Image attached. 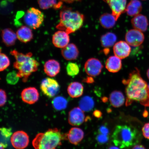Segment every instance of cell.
<instances>
[{
	"instance_id": "30",
	"label": "cell",
	"mask_w": 149,
	"mask_h": 149,
	"mask_svg": "<svg viewBox=\"0 0 149 149\" xmlns=\"http://www.w3.org/2000/svg\"><path fill=\"white\" fill-rule=\"evenodd\" d=\"M38 2L40 8L43 10L52 8H58L61 3V2L58 3L57 0H38Z\"/></svg>"
},
{
	"instance_id": "20",
	"label": "cell",
	"mask_w": 149,
	"mask_h": 149,
	"mask_svg": "<svg viewBox=\"0 0 149 149\" xmlns=\"http://www.w3.org/2000/svg\"><path fill=\"white\" fill-rule=\"evenodd\" d=\"M105 66L106 68L110 72L116 73L122 68V61L121 59L116 56H111L106 61Z\"/></svg>"
},
{
	"instance_id": "31",
	"label": "cell",
	"mask_w": 149,
	"mask_h": 149,
	"mask_svg": "<svg viewBox=\"0 0 149 149\" xmlns=\"http://www.w3.org/2000/svg\"><path fill=\"white\" fill-rule=\"evenodd\" d=\"M66 72L68 75L73 77L79 74V67L76 63H69L67 65Z\"/></svg>"
},
{
	"instance_id": "39",
	"label": "cell",
	"mask_w": 149,
	"mask_h": 149,
	"mask_svg": "<svg viewBox=\"0 0 149 149\" xmlns=\"http://www.w3.org/2000/svg\"><path fill=\"white\" fill-rule=\"evenodd\" d=\"M102 113L101 111L99 110H96L94 112L93 115L97 118H100L102 116Z\"/></svg>"
},
{
	"instance_id": "24",
	"label": "cell",
	"mask_w": 149,
	"mask_h": 149,
	"mask_svg": "<svg viewBox=\"0 0 149 149\" xmlns=\"http://www.w3.org/2000/svg\"><path fill=\"white\" fill-rule=\"evenodd\" d=\"M109 100L111 105L115 108H118L124 105L125 102L123 93L120 91H114L110 95Z\"/></svg>"
},
{
	"instance_id": "13",
	"label": "cell",
	"mask_w": 149,
	"mask_h": 149,
	"mask_svg": "<svg viewBox=\"0 0 149 149\" xmlns=\"http://www.w3.org/2000/svg\"><path fill=\"white\" fill-rule=\"evenodd\" d=\"M22 100L27 104H34L39 100L40 94L38 90L34 87H29L23 89L21 93Z\"/></svg>"
},
{
	"instance_id": "7",
	"label": "cell",
	"mask_w": 149,
	"mask_h": 149,
	"mask_svg": "<svg viewBox=\"0 0 149 149\" xmlns=\"http://www.w3.org/2000/svg\"><path fill=\"white\" fill-rule=\"evenodd\" d=\"M40 88L45 95L51 98L58 93L60 86L56 80L51 78H46L42 81Z\"/></svg>"
},
{
	"instance_id": "33",
	"label": "cell",
	"mask_w": 149,
	"mask_h": 149,
	"mask_svg": "<svg viewBox=\"0 0 149 149\" xmlns=\"http://www.w3.org/2000/svg\"><path fill=\"white\" fill-rule=\"evenodd\" d=\"M19 78L17 75V72L13 71L7 74L6 80L9 84L14 85L18 83Z\"/></svg>"
},
{
	"instance_id": "38",
	"label": "cell",
	"mask_w": 149,
	"mask_h": 149,
	"mask_svg": "<svg viewBox=\"0 0 149 149\" xmlns=\"http://www.w3.org/2000/svg\"><path fill=\"white\" fill-rule=\"evenodd\" d=\"M99 133L105 135L109 136V128L105 125L100 126L99 128Z\"/></svg>"
},
{
	"instance_id": "11",
	"label": "cell",
	"mask_w": 149,
	"mask_h": 149,
	"mask_svg": "<svg viewBox=\"0 0 149 149\" xmlns=\"http://www.w3.org/2000/svg\"><path fill=\"white\" fill-rule=\"evenodd\" d=\"M111 9L112 14L117 20L125 12L127 0H104Z\"/></svg>"
},
{
	"instance_id": "1",
	"label": "cell",
	"mask_w": 149,
	"mask_h": 149,
	"mask_svg": "<svg viewBox=\"0 0 149 149\" xmlns=\"http://www.w3.org/2000/svg\"><path fill=\"white\" fill-rule=\"evenodd\" d=\"M122 82L126 85V105H130L134 101L138 102L145 107H149V88L148 85L141 77L137 68L130 72L127 79Z\"/></svg>"
},
{
	"instance_id": "5",
	"label": "cell",
	"mask_w": 149,
	"mask_h": 149,
	"mask_svg": "<svg viewBox=\"0 0 149 149\" xmlns=\"http://www.w3.org/2000/svg\"><path fill=\"white\" fill-rule=\"evenodd\" d=\"M84 19V15L77 11L72 10L69 8L63 9L60 13V22L56 28L70 34L81 29Z\"/></svg>"
},
{
	"instance_id": "29",
	"label": "cell",
	"mask_w": 149,
	"mask_h": 149,
	"mask_svg": "<svg viewBox=\"0 0 149 149\" xmlns=\"http://www.w3.org/2000/svg\"><path fill=\"white\" fill-rule=\"evenodd\" d=\"M52 104L56 110L61 111L66 109L68 105V101L63 97L58 96L54 99Z\"/></svg>"
},
{
	"instance_id": "6",
	"label": "cell",
	"mask_w": 149,
	"mask_h": 149,
	"mask_svg": "<svg viewBox=\"0 0 149 149\" xmlns=\"http://www.w3.org/2000/svg\"><path fill=\"white\" fill-rule=\"evenodd\" d=\"M44 18V15L41 11L34 7H31L26 13L24 21L28 27L36 29L42 25Z\"/></svg>"
},
{
	"instance_id": "46",
	"label": "cell",
	"mask_w": 149,
	"mask_h": 149,
	"mask_svg": "<svg viewBox=\"0 0 149 149\" xmlns=\"http://www.w3.org/2000/svg\"><path fill=\"white\" fill-rule=\"evenodd\" d=\"M148 87H149V84L148 85Z\"/></svg>"
},
{
	"instance_id": "19",
	"label": "cell",
	"mask_w": 149,
	"mask_h": 149,
	"mask_svg": "<svg viewBox=\"0 0 149 149\" xmlns=\"http://www.w3.org/2000/svg\"><path fill=\"white\" fill-rule=\"evenodd\" d=\"M60 70V64L54 59H50L47 61L44 65V72L50 77H55L59 73Z\"/></svg>"
},
{
	"instance_id": "14",
	"label": "cell",
	"mask_w": 149,
	"mask_h": 149,
	"mask_svg": "<svg viewBox=\"0 0 149 149\" xmlns=\"http://www.w3.org/2000/svg\"><path fill=\"white\" fill-rule=\"evenodd\" d=\"M70 41L69 34L65 31L59 30L56 31L52 37V42L57 48H64L68 45Z\"/></svg>"
},
{
	"instance_id": "26",
	"label": "cell",
	"mask_w": 149,
	"mask_h": 149,
	"mask_svg": "<svg viewBox=\"0 0 149 149\" xmlns=\"http://www.w3.org/2000/svg\"><path fill=\"white\" fill-rule=\"evenodd\" d=\"M102 26L105 29H110L113 27L117 21L112 14L105 13L102 14L99 19Z\"/></svg>"
},
{
	"instance_id": "21",
	"label": "cell",
	"mask_w": 149,
	"mask_h": 149,
	"mask_svg": "<svg viewBox=\"0 0 149 149\" xmlns=\"http://www.w3.org/2000/svg\"><path fill=\"white\" fill-rule=\"evenodd\" d=\"M16 35L20 41L25 43L30 42L33 37L32 31L31 28L26 26L20 27L17 31Z\"/></svg>"
},
{
	"instance_id": "36",
	"label": "cell",
	"mask_w": 149,
	"mask_h": 149,
	"mask_svg": "<svg viewBox=\"0 0 149 149\" xmlns=\"http://www.w3.org/2000/svg\"><path fill=\"white\" fill-rule=\"evenodd\" d=\"M0 106L3 107L6 103L7 100V96L6 93L3 89H1L0 91Z\"/></svg>"
},
{
	"instance_id": "42",
	"label": "cell",
	"mask_w": 149,
	"mask_h": 149,
	"mask_svg": "<svg viewBox=\"0 0 149 149\" xmlns=\"http://www.w3.org/2000/svg\"><path fill=\"white\" fill-rule=\"evenodd\" d=\"M85 82H86L87 83H92L94 82V80L93 79H92V78H89L85 80Z\"/></svg>"
},
{
	"instance_id": "8",
	"label": "cell",
	"mask_w": 149,
	"mask_h": 149,
	"mask_svg": "<svg viewBox=\"0 0 149 149\" xmlns=\"http://www.w3.org/2000/svg\"><path fill=\"white\" fill-rule=\"evenodd\" d=\"M11 144L16 149H24L29 143V137L27 133L22 130L15 132L11 137Z\"/></svg>"
},
{
	"instance_id": "4",
	"label": "cell",
	"mask_w": 149,
	"mask_h": 149,
	"mask_svg": "<svg viewBox=\"0 0 149 149\" xmlns=\"http://www.w3.org/2000/svg\"><path fill=\"white\" fill-rule=\"evenodd\" d=\"M67 139L66 134H63L57 128H51L45 133L37 134L32 141L35 149H56Z\"/></svg>"
},
{
	"instance_id": "23",
	"label": "cell",
	"mask_w": 149,
	"mask_h": 149,
	"mask_svg": "<svg viewBox=\"0 0 149 149\" xmlns=\"http://www.w3.org/2000/svg\"><path fill=\"white\" fill-rule=\"evenodd\" d=\"M84 89L83 86L81 83L79 82H73L69 85L68 92L71 97L78 98L82 95Z\"/></svg>"
},
{
	"instance_id": "17",
	"label": "cell",
	"mask_w": 149,
	"mask_h": 149,
	"mask_svg": "<svg viewBox=\"0 0 149 149\" xmlns=\"http://www.w3.org/2000/svg\"><path fill=\"white\" fill-rule=\"evenodd\" d=\"M61 53L63 57L66 60L72 61L77 58L79 52L75 44L71 43L62 48Z\"/></svg>"
},
{
	"instance_id": "44",
	"label": "cell",
	"mask_w": 149,
	"mask_h": 149,
	"mask_svg": "<svg viewBox=\"0 0 149 149\" xmlns=\"http://www.w3.org/2000/svg\"><path fill=\"white\" fill-rule=\"evenodd\" d=\"M147 76H148V79H149V69L147 71Z\"/></svg>"
},
{
	"instance_id": "25",
	"label": "cell",
	"mask_w": 149,
	"mask_h": 149,
	"mask_svg": "<svg viewBox=\"0 0 149 149\" xmlns=\"http://www.w3.org/2000/svg\"><path fill=\"white\" fill-rule=\"evenodd\" d=\"M142 4L139 0H131L126 6L125 12L128 16H135L142 10Z\"/></svg>"
},
{
	"instance_id": "16",
	"label": "cell",
	"mask_w": 149,
	"mask_h": 149,
	"mask_svg": "<svg viewBox=\"0 0 149 149\" xmlns=\"http://www.w3.org/2000/svg\"><path fill=\"white\" fill-rule=\"evenodd\" d=\"M84 133L81 128L72 127L66 134L67 139L72 144L77 145L83 139Z\"/></svg>"
},
{
	"instance_id": "41",
	"label": "cell",
	"mask_w": 149,
	"mask_h": 149,
	"mask_svg": "<svg viewBox=\"0 0 149 149\" xmlns=\"http://www.w3.org/2000/svg\"><path fill=\"white\" fill-rule=\"evenodd\" d=\"M132 149H146L144 146L141 145H136Z\"/></svg>"
},
{
	"instance_id": "2",
	"label": "cell",
	"mask_w": 149,
	"mask_h": 149,
	"mask_svg": "<svg viewBox=\"0 0 149 149\" xmlns=\"http://www.w3.org/2000/svg\"><path fill=\"white\" fill-rule=\"evenodd\" d=\"M141 139V134L136 128L127 125L117 126L111 136L113 144L121 149L138 144Z\"/></svg>"
},
{
	"instance_id": "43",
	"label": "cell",
	"mask_w": 149,
	"mask_h": 149,
	"mask_svg": "<svg viewBox=\"0 0 149 149\" xmlns=\"http://www.w3.org/2000/svg\"><path fill=\"white\" fill-rule=\"evenodd\" d=\"M107 149H120L118 147L115 146H111L110 147H109V148H108Z\"/></svg>"
},
{
	"instance_id": "22",
	"label": "cell",
	"mask_w": 149,
	"mask_h": 149,
	"mask_svg": "<svg viewBox=\"0 0 149 149\" xmlns=\"http://www.w3.org/2000/svg\"><path fill=\"white\" fill-rule=\"evenodd\" d=\"M1 36L3 42L8 47L14 45L17 38L16 33L9 28L2 30Z\"/></svg>"
},
{
	"instance_id": "27",
	"label": "cell",
	"mask_w": 149,
	"mask_h": 149,
	"mask_svg": "<svg viewBox=\"0 0 149 149\" xmlns=\"http://www.w3.org/2000/svg\"><path fill=\"white\" fill-rule=\"evenodd\" d=\"M117 40L116 35L114 33L109 32L102 35L100 38V42L103 47L108 48L114 45Z\"/></svg>"
},
{
	"instance_id": "34",
	"label": "cell",
	"mask_w": 149,
	"mask_h": 149,
	"mask_svg": "<svg viewBox=\"0 0 149 149\" xmlns=\"http://www.w3.org/2000/svg\"><path fill=\"white\" fill-rule=\"evenodd\" d=\"M1 137L5 139H8L12 135V129L10 128L2 127L1 128Z\"/></svg>"
},
{
	"instance_id": "15",
	"label": "cell",
	"mask_w": 149,
	"mask_h": 149,
	"mask_svg": "<svg viewBox=\"0 0 149 149\" xmlns=\"http://www.w3.org/2000/svg\"><path fill=\"white\" fill-rule=\"evenodd\" d=\"M131 51V48L129 45L123 41L116 42L113 46V53L115 56L121 59L128 57Z\"/></svg>"
},
{
	"instance_id": "10",
	"label": "cell",
	"mask_w": 149,
	"mask_h": 149,
	"mask_svg": "<svg viewBox=\"0 0 149 149\" xmlns=\"http://www.w3.org/2000/svg\"><path fill=\"white\" fill-rule=\"evenodd\" d=\"M126 42L130 45L137 47L140 46L144 42V36L142 31L136 29H132L126 33Z\"/></svg>"
},
{
	"instance_id": "18",
	"label": "cell",
	"mask_w": 149,
	"mask_h": 149,
	"mask_svg": "<svg viewBox=\"0 0 149 149\" xmlns=\"http://www.w3.org/2000/svg\"><path fill=\"white\" fill-rule=\"evenodd\" d=\"M131 23L134 29L145 32L148 29V22L146 16L142 14L137 15L132 19Z\"/></svg>"
},
{
	"instance_id": "45",
	"label": "cell",
	"mask_w": 149,
	"mask_h": 149,
	"mask_svg": "<svg viewBox=\"0 0 149 149\" xmlns=\"http://www.w3.org/2000/svg\"><path fill=\"white\" fill-rule=\"evenodd\" d=\"M4 147L1 144V149H4Z\"/></svg>"
},
{
	"instance_id": "3",
	"label": "cell",
	"mask_w": 149,
	"mask_h": 149,
	"mask_svg": "<svg viewBox=\"0 0 149 149\" xmlns=\"http://www.w3.org/2000/svg\"><path fill=\"white\" fill-rule=\"evenodd\" d=\"M10 53L15 59L14 67L18 70V77L22 79L24 82H26L29 76L38 70L40 64L32 57V54L30 52L24 54L14 50Z\"/></svg>"
},
{
	"instance_id": "9",
	"label": "cell",
	"mask_w": 149,
	"mask_h": 149,
	"mask_svg": "<svg viewBox=\"0 0 149 149\" xmlns=\"http://www.w3.org/2000/svg\"><path fill=\"white\" fill-rule=\"evenodd\" d=\"M103 65L100 61L95 58H89L85 63L84 68L86 74L91 77H95L101 73Z\"/></svg>"
},
{
	"instance_id": "37",
	"label": "cell",
	"mask_w": 149,
	"mask_h": 149,
	"mask_svg": "<svg viewBox=\"0 0 149 149\" xmlns=\"http://www.w3.org/2000/svg\"><path fill=\"white\" fill-rule=\"evenodd\" d=\"M143 134L145 138L149 139V123L145 124L142 128Z\"/></svg>"
},
{
	"instance_id": "28",
	"label": "cell",
	"mask_w": 149,
	"mask_h": 149,
	"mask_svg": "<svg viewBox=\"0 0 149 149\" xmlns=\"http://www.w3.org/2000/svg\"><path fill=\"white\" fill-rule=\"evenodd\" d=\"M79 107L84 112L90 111L93 109L95 106V102L93 99L89 96H85L80 100Z\"/></svg>"
},
{
	"instance_id": "35",
	"label": "cell",
	"mask_w": 149,
	"mask_h": 149,
	"mask_svg": "<svg viewBox=\"0 0 149 149\" xmlns=\"http://www.w3.org/2000/svg\"><path fill=\"white\" fill-rule=\"evenodd\" d=\"M109 136L105 135L102 134H99L97 136L96 139L98 144L102 145L106 144L109 141Z\"/></svg>"
},
{
	"instance_id": "40",
	"label": "cell",
	"mask_w": 149,
	"mask_h": 149,
	"mask_svg": "<svg viewBox=\"0 0 149 149\" xmlns=\"http://www.w3.org/2000/svg\"><path fill=\"white\" fill-rule=\"evenodd\" d=\"M61 1L67 3H72L75 1H81V0H59Z\"/></svg>"
},
{
	"instance_id": "12",
	"label": "cell",
	"mask_w": 149,
	"mask_h": 149,
	"mask_svg": "<svg viewBox=\"0 0 149 149\" xmlns=\"http://www.w3.org/2000/svg\"><path fill=\"white\" fill-rule=\"evenodd\" d=\"M84 111L79 107H75L69 113L68 122L70 125L79 126L86 120Z\"/></svg>"
},
{
	"instance_id": "32",
	"label": "cell",
	"mask_w": 149,
	"mask_h": 149,
	"mask_svg": "<svg viewBox=\"0 0 149 149\" xmlns=\"http://www.w3.org/2000/svg\"><path fill=\"white\" fill-rule=\"evenodd\" d=\"M0 58V70L3 71L8 68L10 64L9 58L5 54L1 53Z\"/></svg>"
}]
</instances>
